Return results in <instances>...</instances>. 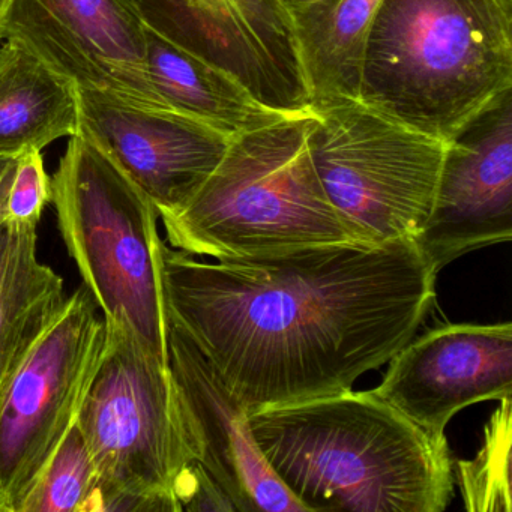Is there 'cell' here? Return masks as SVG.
I'll list each match as a JSON object with an SVG mask.
<instances>
[{"label": "cell", "instance_id": "cell-1", "mask_svg": "<svg viewBox=\"0 0 512 512\" xmlns=\"http://www.w3.org/2000/svg\"><path fill=\"white\" fill-rule=\"evenodd\" d=\"M160 271L170 322L247 415L350 391L415 338L436 299L415 239L214 263L163 241Z\"/></svg>", "mask_w": 512, "mask_h": 512}, {"label": "cell", "instance_id": "cell-2", "mask_svg": "<svg viewBox=\"0 0 512 512\" xmlns=\"http://www.w3.org/2000/svg\"><path fill=\"white\" fill-rule=\"evenodd\" d=\"M275 475L308 511L442 512L454 496L448 443L374 391L248 415Z\"/></svg>", "mask_w": 512, "mask_h": 512}, {"label": "cell", "instance_id": "cell-3", "mask_svg": "<svg viewBox=\"0 0 512 512\" xmlns=\"http://www.w3.org/2000/svg\"><path fill=\"white\" fill-rule=\"evenodd\" d=\"M512 91V0H380L362 104L443 143Z\"/></svg>", "mask_w": 512, "mask_h": 512}, {"label": "cell", "instance_id": "cell-4", "mask_svg": "<svg viewBox=\"0 0 512 512\" xmlns=\"http://www.w3.org/2000/svg\"><path fill=\"white\" fill-rule=\"evenodd\" d=\"M313 119L314 112L289 116L233 137L196 194L160 217L170 245L223 260L364 244L335 211L314 169Z\"/></svg>", "mask_w": 512, "mask_h": 512}, {"label": "cell", "instance_id": "cell-5", "mask_svg": "<svg viewBox=\"0 0 512 512\" xmlns=\"http://www.w3.org/2000/svg\"><path fill=\"white\" fill-rule=\"evenodd\" d=\"M59 230L106 320L169 364L157 206L86 137H70L52 178Z\"/></svg>", "mask_w": 512, "mask_h": 512}, {"label": "cell", "instance_id": "cell-6", "mask_svg": "<svg viewBox=\"0 0 512 512\" xmlns=\"http://www.w3.org/2000/svg\"><path fill=\"white\" fill-rule=\"evenodd\" d=\"M104 322L100 364L76 421L98 475L86 511L101 512L112 497L133 494L181 512L176 481L197 458L178 383L130 328Z\"/></svg>", "mask_w": 512, "mask_h": 512}, {"label": "cell", "instance_id": "cell-7", "mask_svg": "<svg viewBox=\"0 0 512 512\" xmlns=\"http://www.w3.org/2000/svg\"><path fill=\"white\" fill-rule=\"evenodd\" d=\"M313 112L311 161L347 226L364 244L415 239L433 211L446 143L359 100Z\"/></svg>", "mask_w": 512, "mask_h": 512}, {"label": "cell", "instance_id": "cell-8", "mask_svg": "<svg viewBox=\"0 0 512 512\" xmlns=\"http://www.w3.org/2000/svg\"><path fill=\"white\" fill-rule=\"evenodd\" d=\"M106 322L86 286L20 365L0 398V506L20 502L76 424L100 364Z\"/></svg>", "mask_w": 512, "mask_h": 512}, {"label": "cell", "instance_id": "cell-9", "mask_svg": "<svg viewBox=\"0 0 512 512\" xmlns=\"http://www.w3.org/2000/svg\"><path fill=\"white\" fill-rule=\"evenodd\" d=\"M149 31L238 80L260 104L307 115L310 92L281 0H127Z\"/></svg>", "mask_w": 512, "mask_h": 512}, {"label": "cell", "instance_id": "cell-10", "mask_svg": "<svg viewBox=\"0 0 512 512\" xmlns=\"http://www.w3.org/2000/svg\"><path fill=\"white\" fill-rule=\"evenodd\" d=\"M4 38L77 89L169 109L149 77L145 25L127 0H13Z\"/></svg>", "mask_w": 512, "mask_h": 512}, {"label": "cell", "instance_id": "cell-11", "mask_svg": "<svg viewBox=\"0 0 512 512\" xmlns=\"http://www.w3.org/2000/svg\"><path fill=\"white\" fill-rule=\"evenodd\" d=\"M79 134L103 149L157 206L181 209L209 178L230 137L172 109L77 89Z\"/></svg>", "mask_w": 512, "mask_h": 512}, {"label": "cell", "instance_id": "cell-12", "mask_svg": "<svg viewBox=\"0 0 512 512\" xmlns=\"http://www.w3.org/2000/svg\"><path fill=\"white\" fill-rule=\"evenodd\" d=\"M373 391L434 442L446 443V425L461 409L512 397V323L430 329L389 361Z\"/></svg>", "mask_w": 512, "mask_h": 512}, {"label": "cell", "instance_id": "cell-13", "mask_svg": "<svg viewBox=\"0 0 512 512\" xmlns=\"http://www.w3.org/2000/svg\"><path fill=\"white\" fill-rule=\"evenodd\" d=\"M512 238V91L446 143L433 211L415 241L439 274Z\"/></svg>", "mask_w": 512, "mask_h": 512}, {"label": "cell", "instance_id": "cell-14", "mask_svg": "<svg viewBox=\"0 0 512 512\" xmlns=\"http://www.w3.org/2000/svg\"><path fill=\"white\" fill-rule=\"evenodd\" d=\"M169 365L196 442V458L238 512H307L263 457L244 407L191 338L169 320Z\"/></svg>", "mask_w": 512, "mask_h": 512}, {"label": "cell", "instance_id": "cell-15", "mask_svg": "<svg viewBox=\"0 0 512 512\" xmlns=\"http://www.w3.org/2000/svg\"><path fill=\"white\" fill-rule=\"evenodd\" d=\"M37 229L0 224V398L68 301L64 280L38 260Z\"/></svg>", "mask_w": 512, "mask_h": 512}, {"label": "cell", "instance_id": "cell-16", "mask_svg": "<svg viewBox=\"0 0 512 512\" xmlns=\"http://www.w3.org/2000/svg\"><path fill=\"white\" fill-rule=\"evenodd\" d=\"M146 59L155 91L169 109L227 137L289 118L260 104L238 80L146 28Z\"/></svg>", "mask_w": 512, "mask_h": 512}, {"label": "cell", "instance_id": "cell-17", "mask_svg": "<svg viewBox=\"0 0 512 512\" xmlns=\"http://www.w3.org/2000/svg\"><path fill=\"white\" fill-rule=\"evenodd\" d=\"M77 134L76 86L28 49L7 40L0 49V157L43 151Z\"/></svg>", "mask_w": 512, "mask_h": 512}, {"label": "cell", "instance_id": "cell-18", "mask_svg": "<svg viewBox=\"0 0 512 512\" xmlns=\"http://www.w3.org/2000/svg\"><path fill=\"white\" fill-rule=\"evenodd\" d=\"M380 0H320L290 11L311 110L358 100L362 62Z\"/></svg>", "mask_w": 512, "mask_h": 512}, {"label": "cell", "instance_id": "cell-19", "mask_svg": "<svg viewBox=\"0 0 512 512\" xmlns=\"http://www.w3.org/2000/svg\"><path fill=\"white\" fill-rule=\"evenodd\" d=\"M512 397L500 400L472 460L457 461V484L470 512H511Z\"/></svg>", "mask_w": 512, "mask_h": 512}, {"label": "cell", "instance_id": "cell-20", "mask_svg": "<svg viewBox=\"0 0 512 512\" xmlns=\"http://www.w3.org/2000/svg\"><path fill=\"white\" fill-rule=\"evenodd\" d=\"M97 484L94 460L76 422L17 512H85Z\"/></svg>", "mask_w": 512, "mask_h": 512}, {"label": "cell", "instance_id": "cell-21", "mask_svg": "<svg viewBox=\"0 0 512 512\" xmlns=\"http://www.w3.org/2000/svg\"><path fill=\"white\" fill-rule=\"evenodd\" d=\"M52 203V178L38 149L13 158L0 178V224L38 227L46 206Z\"/></svg>", "mask_w": 512, "mask_h": 512}, {"label": "cell", "instance_id": "cell-22", "mask_svg": "<svg viewBox=\"0 0 512 512\" xmlns=\"http://www.w3.org/2000/svg\"><path fill=\"white\" fill-rule=\"evenodd\" d=\"M175 497L181 512L236 511L235 503L199 461H191L182 470L176 481Z\"/></svg>", "mask_w": 512, "mask_h": 512}, {"label": "cell", "instance_id": "cell-23", "mask_svg": "<svg viewBox=\"0 0 512 512\" xmlns=\"http://www.w3.org/2000/svg\"><path fill=\"white\" fill-rule=\"evenodd\" d=\"M316 2H320V0H281V4L286 7V10L295 11L299 10V8L308 7V5L316 4Z\"/></svg>", "mask_w": 512, "mask_h": 512}, {"label": "cell", "instance_id": "cell-24", "mask_svg": "<svg viewBox=\"0 0 512 512\" xmlns=\"http://www.w3.org/2000/svg\"><path fill=\"white\" fill-rule=\"evenodd\" d=\"M13 0H0V38H4L5 22Z\"/></svg>", "mask_w": 512, "mask_h": 512}, {"label": "cell", "instance_id": "cell-25", "mask_svg": "<svg viewBox=\"0 0 512 512\" xmlns=\"http://www.w3.org/2000/svg\"><path fill=\"white\" fill-rule=\"evenodd\" d=\"M11 161H13V158L0 157V178H2V175H4L5 172H7L8 166H10Z\"/></svg>", "mask_w": 512, "mask_h": 512}, {"label": "cell", "instance_id": "cell-26", "mask_svg": "<svg viewBox=\"0 0 512 512\" xmlns=\"http://www.w3.org/2000/svg\"><path fill=\"white\" fill-rule=\"evenodd\" d=\"M0 511H5V509H4V508H2V506H0Z\"/></svg>", "mask_w": 512, "mask_h": 512}]
</instances>
